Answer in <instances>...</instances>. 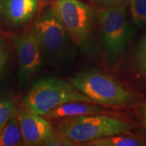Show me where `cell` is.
Masks as SVG:
<instances>
[{"label": "cell", "instance_id": "e0dca14e", "mask_svg": "<svg viewBox=\"0 0 146 146\" xmlns=\"http://www.w3.org/2000/svg\"><path fill=\"white\" fill-rule=\"evenodd\" d=\"M7 61H8L7 54L2 47H0V77L5 72Z\"/></svg>", "mask_w": 146, "mask_h": 146}, {"label": "cell", "instance_id": "30bf717a", "mask_svg": "<svg viewBox=\"0 0 146 146\" xmlns=\"http://www.w3.org/2000/svg\"><path fill=\"white\" fill-rule=\"evenodd\" d=\"M105 109L85 102H70L58 106L44 117L49 119H63L80 115H96L104 113Z\"/></svg>", "mask_w": 146, "mask_h": 146}, {"label": "cell", "instance_id": "9a60e30c", "mask_svg": "<svg viewBox=\"0 0 146 146\" xmlns=\"http://www.w3.org/2000/svg\"><path fill=\"white\" fill-rule=\"evenodd\" d=\"M77 144L59 132H54L52 136L43 143L44 146H74Z\"/></svg>", "mask_w": 146, "mask_h": 146}, {"label": "cell", "instance_id": "8fae6325", "mask_svg": "<svg viewBox=\"0 0 146 146\" xmlns=\"http://www.w3.org/2000/svg\"><path fill=\"white\" fill-rule=\"evenodd\" d=\"M24 143L18 115L12 117L0 131V146H14Z\"/></svg>", "mask_w": 146, "mask_h": 146}, {"label": "cell", "instance_id": "7c38bea8", "mask_svg": "<svg viewBox=\"0 0 146 146\" xmlns=\"http://www.w3.org/2000/svg\"><path fill=\"white\" fill-rule=\"evenodd\" d=\"M145 145L144 141L140 139L125 136L123 133L106 136L83 144V145L87 146H141Z\"/></svg>", "mask_w": 146, "mask_h": 146}, {"label": "cell", "instance_id": "5b68a950", "mask_svg": "<svg viewBox=\"0 0 146 146\" xmlns=\"http://www.w3.org/2000/svg\"><path fill=\"white\" fill-rule=\"evenodd\" d=\"M69 81L94 102L110 106H125L133 102V96L116 80L98 71L76 73Z\"/></svg>", "mask_w": 146, "mask_h": 146}, {"label": "cell", "instance_id": "ba28073f", "mask_svg": "<svg viewBox=\"0 0 146 146\" xmlns=\"http://www.w3.org/2000/svg\"><path fill=\"white\" fill-rule=\"evenodd\" d=\"M24 145H42L54 133L52 126L42 115L24 110L18 115Z\"/></svg>", "mask_w": 146, "mask_h": 146}, {"label": "cell", "instance_id": "8992f818", "mask_svg": "<svg viewBox=\"0 0 146 146\" xmlns=\"http://www.w3.org/2000/svg\"><path fill=\"white\" fill-rule=\"evenodd\" d=\"M33 29L43 52L56 61L67 58L72 41L51 7L42 11Z\"/></svg>", "mask_w": 146, "mask_h": 146}, {"label": "cell", "instance_id": "5bb4252c", "mask_svg": "<svg viewBox=\"0 0 146 146\" xmlns=\"http://www.w3.org/2000/svg\"><path fill=\"white\" fill-rule=\"evenodd\" d=\"M17 107L12 100L0 98V131L9 120L17 115Z\"/></svg>", "mask_w": 146, "mask_h": 146}, {"label": "cell", "instance_id": "4fadbf2b", "mask_svg": "<svg viewBox=\"0 0 146 146\" xmlns=\"http://www.w3.org/2000/svg\"><path fill=\"white\" fill-rule=\"evenodd\" d=\"M130 12L135 25L141 27L146 24V0H130Z\"/></svg>", "mask_w": 146, "mask_h": 146}, {"label": "cell", "instance_id": "2e32d148", "mask_svg": "<svg viewBox=\"0 0 146 146\" xmlns=\"http://www.w3.org/2000/svg\"><path fill=\"white\" fill-rule=\"evenodd\" d=\"M135 59L136 67L143 75L146 76V36L139 46Z\"/></svg>", "mask_w": 146, "mask_h": 146}, {"label": "cell", "instance_id": "6da1fadb", "mask_svg": "<svg viewBox=\"0 0 146 146\" xmlns=\"http://www.w3.org/2000/svg\"><path fill=\"white\" fill-rule=\"evenodd\" d=\"M97 12L106 50L115 59L124 53L132 35L126 0H100Z\"/></svg>", "mask_w": 146, "mask_h": 146}, {"label": "cell", "instance_id": "9c48e42d", "mask_svg": "<svg viewBox=\"0 0 146 146\" xmlns=\"http://www.w3.org/2000/svg\"><path fill=\"white\" fill-rule=\"evenodd\" d=\"M39 7V0H0V20L7 25L19 27L31 21Z\"/></svg>", "mask_w": 146, "mask_h": 146}, {"label": "cell", "instance_id": "7a4b0ae2", "mask_svg": "<svg viewBox=\"0 0 146 146\" xmlns=\"http://www.w3.org/2000/svg\"><path fill=\"white\" fill-rule=\"evenodd\" d=\"M25 109L45 116L58 106L70 102L94 103L70 81L47 77L38 80L24 98Z\"/></svg>", "mask_w": 146, "mask_h": 146}, {"label": "cell", "instance_id": "52a82bcc", "mask_svg": "<svg viewBox=\"0 0 146 146\" xmlns=\"http://www.w3.org/2000/svg\"><path fill=\"white\" fill-rule=\"evenodd\" d=\"M13 43L23 79L39 71L42 65V48L33 29L24 34L13 36Z\"/></svg>", "mask_w": 146, "mask_h": 146}, {"label": "cell", "instance_id": "277c9868", "mask_svg": "<svg viewBox=\"0 0 146 146\" xmlns=\"http://www.w3.org/2000/svg\"><path fill=\"white\" fill-rule=\"evenodd\" d=\"M50 7L73 43L90 55L94 48L93 8L80 0H54Z\"/></svg>", "mask_w": 146, "mask_h": 146}, {"label": "cell", "instance_id": "3957f363", "mask_svg": "<svg viewBox=\"0 0 146 146\" xmlns=\"http://www.w3.org/2000/svg\"><path fill=\"white\" fill-rule=\"evenodd\" d=\"M131 128V125L126 121L96 114L63 119L58 123V132L78 145L106 136L124 134Z\"/></svg>", "mask_w": 146, "mask_h": 146}, {"label": "cell", "instance_id": "ac0fdd59", "mask_svg": "<svg viewBox=\"0 0 146 146\" xmlns=\"http://www.w3.org/2000/svg\"><path fill=\"white\" fill-rule=\"evenodd\" d=\"M141 115H142V130L146 134V107H144L141 109Z\"/></svg>", "mask_w": 146, "mask_h": 146}]
</instances>
